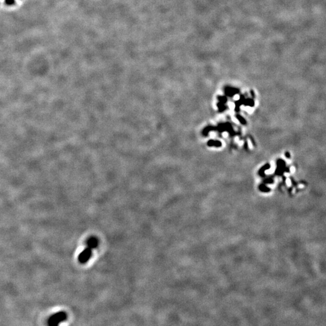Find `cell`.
<instances>
[{
	"instance_id": "7a4b0ae2",
	"label": "cell",
	"mask_w": 326,
	"mask_h": 326,
	"mask_svg": "<svg viewBox=\"0 0 326 326\" xmlns=\"http://www.w3.org/2000/svg\"><path fill=\"white\" fill-rule=\"evenodd\" d=\"M92 255V249L90 248H86L78 257V260L82 264H85L88 261Z\"/></svg>"
},
{
	"instance_id": "8992f818",
	"label": "cell",
	"mask_w": 326,
	"mask_h": 326,
	"mask_svg": "<svg viewBox=\"0 0 326 326\" xmlns=\"http://www.w3.org/2000/svg\"><path fill=\"white\" fill-rule=\"evenodd\" d=\"M5 3L8 5H12L15 3L14 0H5Z\"/></svg>"
},
{
	"instance_id": "3957f363",
	"label": "cell",
	"mask_w": 326,
	"mask_h": 326,
	"mask_svg": "<svg viewBox=\"0 0 326 326\" xmlns=\"http://www.w3.org/2000/svg\"><path fill=\"white\" fill-rule=\"evenodd\" d=\"M86 244H87V247L90 248V249H95L97 247L98 244V238L94 236L90 237V238H88V240L86 241Z\"/></svg>"
},
{
	"instance_id": "6da1fadb",
	"label": "cell",
	"mask_w": 326,
	"mask_h": 326,
	"mask_svg": "<svg viewBox=\"0 0 326 326\" xmlns=\"http://www.w3.org/2000/svg\"><path fill=\"white\" fill-rule=\"evenodd\" d=\"M67 319V314L66 312L61 311L51 315L48 320V324L50 326H56L59 325L61 323L63 322Z\"/></svg>"
},
{
	"instance_id": "5b68a950",
	"label": "cell",
	"mask_w": 326,
	"mask_h": 326,
	"mask_svg": "<svg viewBox=\"0 0 326 326\" xmlns=\"http://www.w3.org/2000/svg\"><path fill=\"white\" fill-rule=\"evenodd\" d=\"M237 117L238 120H239V121H240L241 122V123H242V124H245V121H244V119H243V118H242V117H241V116H240V115H237Z\"/></svg>"
},
{
	"instance_id": "277c9868",
	"label": "cell",
	"mask_w": 326,
	"mask_h": 326,
	"mask_svg": "<svg viewBox=\"0 0 326 326\" xmlns=\"http://www.w3.org/2000/svg\"><path fill=\"white\" fill-rule=\"evenodd\" d=\"M208 145H216V146H220L221 145V143L220 141H210L208 142Z\"/></svg>"
}]
</instances>
